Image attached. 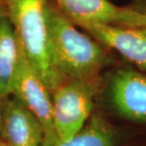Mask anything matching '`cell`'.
<instances>
[{
    "label": "cell",
    "mask_w": 146,
    "mask_h": 146,
    "mask_svg": "<svg viewBox=\"0 0 146 146\" xmlns=\"http://www.w3.org/2000/svg\"><path fill=\"white\" fill-rule=\"evenodd\" d=\"M75 24L100 23L118 27L146 29V8L121 7L108 0H55Z\"/></svg>",
    "instance_id": "5"
},
{
    "label": "cell",
    "mask_w": 146,
    "mask_h": 146,
    "mask_svg": "<svg viewBox=\"0 0 146 146\" xmlns=\"http://www.w3.org/2000/svg\"><path fill=\"white\" fill-rule=\"evenodd\" d=\"M8 14L7 13V6H6V1H1L0 2V17L3 15Z\"/></svg>",
    "instance_id": "11"
},
{
    "label": "cell",
    "mask_w": 146,
    "mask_h": 146,
    "mask_svg": "<svg viewBox=\"0 0 146 146\" xmlns=\"http://www.w3.org/2000/svg\"><path fill=\"white\" fill-rule=\"evenodd\" d=\"M13 26L31 69L51 93L66 80L55 68L49 50L46 0H5Z\"/></svg>",
    "instance_id": "2"
},
{
    "label": "cell",
    "mask_w": 146,
    "mask_h": 146,
    "mask_svg": "<svg viewBox=\"0 0 146 146\" xmlns=\"http://www.w3.org/2000/svg\"><path fill=\"white\" fill-rule=\"evenodd\" d=\"M99 79L68 80L52 92V121L57 138L66 141L83 128L92 115Z\"/></svg>",
    "instance_id": "3"
},
{
    "label": "cell",
    "mask_w": 146,
    "mask_h": 146,
    "mask_svg": "<svg viewBox=\"0 0 146 146\" xmlns=\"http://www.w3.org/2000/svg\"><path fill=\"white\" fill-rule=\"evenodd\" d=\"M108 101L119 117L146 123V72L131 68L114 71L108 83Z\"/></svg>",
    "instance_id": "6"
},
{
    "label": "cell",
    "mask_w": 146,
    "mask_h": 146,
    "mask_svg": "<svg viewBox=\"0 0 146 146\" xmlns=\"http://www.w3.org/2000/svg\"><path fill=\"white\" fill-rule=\"evenodd\" d=\"M20 45L8 14L0 17V98L11 96L18 65Z\"/></svg>",
    "instance_id": "10"
},
{
    "label": "cell",
    "mask_w": 146,
    "mask_h": 146,
    "mask_svg": "<svg viewBox=\"0 0 146 146\" xmlns=\"http://www.w3.org/2000/svg\"><path fill=\"white\" fill-rule=\"evenodd\" d=\"M0 146H10L2 138H0Z\"/></svg>",
    "instance_id": "13"
},
{
    "label": "cell",
    "mask_w": 146,
    "mask_h": 146,
    "mask_svg": "<svg viewBox=\"0 0 146 146\" xmlns=\"http://www.w3.org/2000/svg\"><path fill=\"white\" fill-rule=\"evenodd\" d=\"M97 42L114 49L146 72V29H134L100 23H77Z\"/></svg>",
    "instance_id": "7"
},
{
    "label": "cell",
    "mask_w": 146,
    "mask_h": 146,
    "mask_svg": "<svg viewBox=\"0 0 146 146\" xmlns=\"http://www.w3.org/2000/svg\"><path fill=\"white\" fill-rule=\"evenodd\" d=\"M43 146H121V136L101 114H92L86 125L66 141L55 138Z\"/></svg>",
    "instance_id": "9"
},
{
    "label": "cell",
    "mask_w": 146,
    "mask_h": 146,
    "mask_svg": "<svg viewBox=\"0 0 146 146\" xmlns=\"http://www.w3.org/2000/svg\"><path fill=\"white\" fill-rule=\"evenodd\" d=\"M2 121H3V108H2V99L0 98V138L2 134Z\"/></svg>",
    "instance_id": "12"
},
{
    "label": "cell",
    "mask_w": 146,
    "mask_h": 146,
    "mask_svg": "<svg viewBox=\"0 0 146 146\" xmlns=\"http://www.w3.org/2000/svg\"><path fill=\"white\" fill-rule=\"evenodd\" d=\"M50 93L45 84L31 69L20 45L18 65L11 84V96L19 101L41 122L45 133L44 141H49L57 138L52 121Z\"/></svg>",
    "instance_id": "4"
},
{
    "label": "cell",
    "mask_w": 146,
    "mask_h": 146,
    "mask_svg": "<svg viewBox=\"0 0 146 146\" xmlns=\"http://www.w3.org/2000/svg\"><path fill=\"white\" fill-rule=\"evenodd\" d=\"M1 1H4V0H0V2H1Z\"/></svg>",
    "instance_id": "14"
},
{
    "label": "cell",
    "mask_w": 146,
    "mask_h": 146,
    "mask_svg": "<svg viewBox=\"0 0 146 146\" xmlns=\"http://www.w3.org/2000/svg\"><path fill=\"white\" fill-rule=\"evenodd\" d=\"M1 138L10 146H43V126L33 113L15 98L2 99Z\"/></svg>",
    "instance_id": "8"
},
{
    "label": "cell",
    "mask_w": 146,
    "mask_h": 146,
    "mask_svg": "<svg viewBox=\"0 0 146 146\" xmlns=\"http://www.w3.org/2000/svg\"><path fill=\"white\" fill-rule=\"evenodd\" d=\"M49 50L57 70L68 80H97L106 62L104 48L75 27L65 13L46 9Z\"/></svg>",
    "instance_id": "1"
}]
</instances>
